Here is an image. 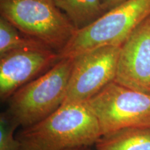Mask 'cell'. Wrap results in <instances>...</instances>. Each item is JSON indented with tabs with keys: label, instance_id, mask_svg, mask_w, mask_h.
Returning <instances> with one entry per match:
<instances>
[{
	"label": "cell",
	"instance_id": "obj_1",
	"mask_svg": "<svg viewBox=\"0 0 150 150\" xmlns=\"http://www.w3.org/2000/svg\"><path fill=\"white\" fill-rule=\"evenodd\" d=\"M102 136L96 117L85 103L64 104L16 135L20 150H66L95 145Z\"/></svg>",
	"mask_w": 150,
	"mask_h": 150
},
{
	"label": "cell",
	"instance_id": "obj_2",
	"mask_svg": "<svg viewBox=\"0 0 150 150\" xmlns=\"http://www.w3.org/2000/svg\"><path fill=\"white\" fill-rule=\"evenodd\" d=\"M74 57L63 58L9 97V117L19 127H27L45 119L64 103Z\"/></svg>",
	"mask_w": 150,
	"mask_h": 150
},
{
	"label": "cell",
	"instance_id": "obj_3",
	"mask_svg": "<svg viewBox=\"0 0 150 150\" xmlns=\"http://www.w3.org/2000/svg\"><path fill=\"white\" fill-rule=\"evenodd\" d=\"M1 16L58 54L76 31L53 0H0Z\"/></svg>",
	"mask_w": 150,
	"mask_h": 150
},
{
	"label": "cell",
	"instance_id": "obj_4",
	"mask_svg": "<svg viewBox=\"0 0 150 150\" xmlns=\"http://www.w3.org/2000/svg\"><path fill=\"white\" fill-rule=\"evenodd\" d=\"M150 16V0H127L107 11L93 24L76 30L59 59L75 57L106 46L121 47L131 33Z\"/></svg>",
	"mask_w": 150,
	"mask_h": 150
},
{
	"label": "cell",
	"instance_id": "obj_5",
	"mask_svg": "<svg viewBox=\"0 0 150 150\" xmlns=\"http://www.w3.org/2000/svg\"><path fill=\"white\" fill-rule=\"evenodd\" d=\"M85 104L96 117L102 136L124 129L150 127V95L115 81Z\"/></svg>",
	"mask_w": 150,
	"mask_h": 150
},
{
	"label": "cell",
	"instance_id": "obj_6",
	"mask_svg": "<svg viewBox=\"0 0 150 150\" xmlns=\"http://www.w3.org/2000/svg\"><path fill=\"white\" fill-rule=\"evenodd\" d=\"M120 50L106 46L75 56L63 104L85 103L115 81Z\"/></svg>",
	"mask_w": 150,
	"mask_h": 150
},
{
	"label": "cell",
	"instance_id": "obj_7",
	"mask_svg": "<svg viewBox=\"0 0 150 150\" xmlns=\"http://www.w3.org/2000/svg\"><path fill=\"white\" fill-rule=\"evenodd\" d=\"M59 56L47 47L23 48L0 56V99H8L19 88L47 71Z\"/></svg>",
	"mask_w": 150,
	"mask_h": 150
},
{
	"label": "cell",
	"instance_id": "obj_8",
	"mask_svg": "<svg viewBox=\"0 0 150 150\" xmlns=\"http://www.w3.org/2000/svg\"><path fill=\"white\" fill-rule=\"evenodd\" d=\"M115 82L150 95V16L120 47Z\"/></svg>",
	"mask_w": 150,
	"mask_h": 150
},
{
	"label": "cell",
	"instance_id": "obj_9",
	"mask_svg": "<svg viewBox=\"0 0 150 150\" xmlns=\"http://www.w3.org/2000/svg\"><path fill=\"white\" fill-rule=\"evenodd\" d=\"M97 150H150V127L120 129L102 135Z\"/></svg>",
	"mask_w": 150,
	"mask_h": 150
},
{
	"label": "cell",
	"instance_id": "obj_10",
	"mask_svg": "<svg viewBox=\"0 0 150 150\" xmlns=\"http://www.w3.org/2000/svg\"><path fill=\"white\" fill-rule=\"evenodd\" d=\"M76 30L93 24L105 13L101 0H53Z\"/></svg>",
	"mask_w": 150,
	"mask_h": 150
},
{
	"label": "cell",
	"instance_id": "obj_11",
	"mask_svg": "<svg viewBox=\"0 0 150 150\" xmlns=\"http://www.w3.org/2000/svg\"><path fill=\"white\" fill-rule=\"evenodd\" d=\"M30 47H47L39 41L20 32L4 17H0V56L14 50ZM49 48V47H47Z\"/></svg>",
	"mask_w": 150,
	"mask_h": 150
},
{
	"label": "cell",
	"instance_id": "obj_12",
	"mask_svg": "<svg viewBox=\"0 0 150 150\" xmlns=\"http://www.w3.org/2000/svg\"><path fill=\"white\" fill-rule=\"evenodd\" d=\"M18 127L6 112H1L0 115V150H20V144L14 134Z\"/></svg>",
	"mask_w": 150,
	"mask_h": 150
},
{
	"label": "cell",
	"instance_id": "obj_13",
	"mask_svg": "<svg viewBox=\"0 0 150 150\" xmlns=\"http://www.w3.org/2000/svg\"><path fill=\"white\" fill-rule=\"evenodd\" d=\"M127 1V0H101V3L106 13Z\"/></svg>",
	"mask_w": 150,
	"mask_h": 150
},
{
	"label": "cell",
	"instance_id": "obj_14",
	"mask_svg": "<svg viewBox=\"0 0 150 150\" xmlns=\"http://www.w3.org/2000/svg\"><path fill=\"white\" fill-rule=\"evenodd\" d=\"M66 150H91L88 148V147H76V148H72V149H69Z\"/></svg>",
	"mask_w": 150,
	"mask_h": 150
}]
</instances>
